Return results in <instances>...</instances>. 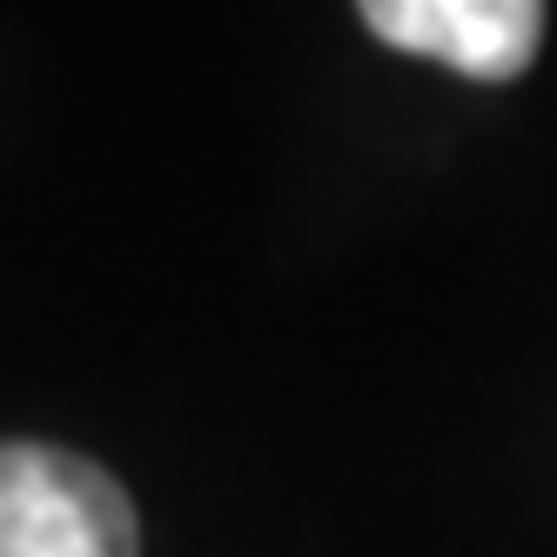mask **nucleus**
I'll return each mask as SVG.
<instances>
[{
  "label": "nucleus",
  "instance_id": "f257e3e1",
  "mask_svg": "<svg viewBox=\"0 0 557 557\" xmlns=\"http://www.w3.org/2000/svg\"><path fill=\"white\" fill-rule=\"evenodd\" d=\"M0 557H141V524L101 463L0 444Z\"/></svg>",
  "mask_w": 557,
  "mask_h": 557
},
{
  "label": "nucleus",
  "instance_id": "f03ea898",
  "mask_svg": "<svg viewBox=\"0 0 557 557\" xmlns=\"http://www.w3.org/2000/svg\"><path fill=\"white\" fill-rule=\"evenodd\" d=\"M383 48L444 61L470 82H510L537 61L544 0H356Z\"/></svg>",
  "mask_w": 557,
  "mask_h": 557
}]
</instances>
